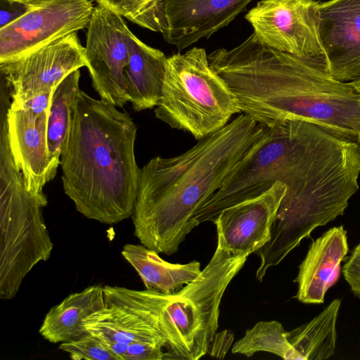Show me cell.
I'll use <instances>...</instances> for the list:
<instances>
[{"mask_svg": "<svg viewBox=\"0 0 360 360\" xmlns=\"http://www.w3.org/2000/svg\"><path fill=\"white\" fill-rule=\"evenodd\" d=\"M208 59L234 94L240 112L259 124L303 120L357 143L360 92L352 82L337 80L323 67L271 49L253 33L235 48L214 51Z\"/></svg>", "mask_w": 360, "mask_h": 360, "instance_id": "1", "label": "cell"}, {"mask_svg": "<svg viewBox=\"0 0 360 360\" xmlns=\"http://www.w3.org/2000/svg\"><path fill=\"white\" fill-rule=\"evenodd\" d=\"M266 126L241 113L177 156L150 160L140 169L132 221L141 243L177 252L194 214L218 189Z\"/></svg>", "mask_w": 360, "mask_h": 360, "instance_id": "2", "label": "cell"}, {"mask_svg": "<svg viewBox=\"0 0 360 360\" xmlns=\"http://www.w3.org/2000/svg\"><path fill=\"white\" fill-rule=\"evenodd\" d=\"M136 132L127 112L79 89L60 165L65 193L85 217L110 225L131 217L141 169Z\"/></svg>", "mask_w": 360, "mask_h": 360, "instance_id": "3", "label": "cell"}, {"mask_svg": "<svg viewBox=\"0 0 360 360\" xmlns=\"http://www.w3.org/2000/svg\"><path fill=\"white\" fill-rule=\"evenodd\" d=\"M248 257L217 244L198 276L175 292L105 285L104 297L134 310L156 328L165 340L167 359L198 360L208 353L222 297Z\"/></svg>", "mask_w": 360, "mask_h": 360, "instance_id": "4", "label": "cell"}, {"mask_svg": "<svg viewBox=\"0 0 360 360\" xmlns=\"http://www.w3.org/2000/svg\"><path fill=\"white\" fill-rule=\"evenodd\" d=\"M46 197L30 192L15 166L8 136H0V299L16 295L25 277L48 260L53 244L42 216Z\"/></svg>", "mask_w": 360, "mask_h": 360, "instance_id": "5", "label": "cell"}, {"mask_svg": "<svg viewBox=\"0 0 360 360\" xmlns=\"http://www.w3.org/2000/svg\"><path fill=\"white\" fill-rule=\"evenodd\" d=\"M154 112L172 129L188 132L197 140L241 113L234 94L211 67L205 50L199 47L167 58Z\"/></svg>", "mask_w": 360, "mask_h": 360, "instance_id": "6", "label": "cell"}, {"mask_svg": "<svg viewBox=\"0 0 360 360\" xmlns=\"http://www.w3.org/2000/svg\"><path fill=\"white\" fill-rule=\"evenodd\" d=\"M315 0H262L245 15L265 46L327 69Z\"/></svg>", "mask_w": 360, "mask_h": 360, "instance_id": "7", "label": "cell"}, {"mask_svg": "<svg viewBox=\"0 0 360 360\" xmlns=\"http://www.w3.org/2000/svg\"><path fill=\"white\" fill-rule=\"evenodd\" d=\"M252 0H158L131 22L162 34L180 52L228 25Z\"/></svg>", "mask_w": 360, "mask_h": 360, "instance_id": "8", "label": "cell"}, {"mask_svg": "<svg viewBox=\"0 0 360 360\" xmlns=\"http://www.w3.org/2000/svg\"><path fill=\"white\" fill-rule=\"evenodd\" d=\"M130 32L122 16L100 4L94 7L84 46L86 67L100 98L120 108L129 102L124 70Z\"/></svg>", "mask_w": 360, "mask_h": 360, "instance_id": "9", "label": "cell"}, {"mask_svg": "<svg viewBox=\"0 0 360 360\" xmlns=\"http://www.w3.org/2000/svg\"><path fill=\"white\" fill-rule=\"evenodd\" d=\"M84 51L75 32L0 62L1 75L11 89L10 105L18 106L38 94L53 91L70 73L86 66Z\"/></svg>", "mask_w": 360, "mask_h": 360, "instance_id": "10", "label": "cell"}, {"mask_svg": "<svg viewBox=\"0 0 360 360\" xmlns=\"http://www.w3.org/2000/svg\"><path fill=\"white\" fill-rule=\"evenodd\" d=\"M94 7L90 0H36L30 11L0 29V62L87 28Z\"/></svg>", "mask_w": 360, "mask_h": 360, "instance_id": "11", "label": "cell"}, {"mask_svg": "<svg viewBox=\"0 0 360 360\" xmlns=\"http://www.w3.org/2000/svg\"><path fill=\"white\" fill-rule=\"evenodd\" d=\"M318 30L328 72L334 79H360V0L317 3Z\"/></svg>", "mask_w": 360, "mask_h": 360, "instance_id": "12", "label": "cell"}, {"mask_svg": "<svg viewBox=\"0 0 360 360\" xmlns=\"http://www.w3.org/2000/svg\"><path fill=\"white\" fill-rule=\"evenodd\" d=\"M286 186L275 183L262 195L224 209L213 223L217 244L234 255H250L271 238V228Z\"/></svg>", "mask_w": 360, "mask_h": 360, "instance_id": "13", "label": "cell"}, {"mask_svg": "<svg viewBox=\"0 0 360 360\" xmlns=\"http://www.w3.org/2000/svg\"><path fill=\"white\" fill-rule=\"evenodd\" d=\"M49 112L34 115L20 108L9 106L6 112L10 151L15 166L21 172L27 189L46 197V184L56 175L47 146Z\"/></svg>", "mask_w": 360, "mask_h": 360, "instance_id": "14", "label": "cell"}, {"mask_svg": "<svg viewBox=\"0 0 360 360\" xmlns=\"http://www.w3.org/2000/svg\"><path fill=\"white\" fill-rule=\"evenodd\" d=\"M342 226L328 229L310 245L295 282L296 298L304 304H322L328 290L338 280L340 264L348 253Z\"/></svg>", "mask_w": 360, "mask_h": 360, "instance_id": "15", "label": "cell"}, {"mask_svg": "<svg viewBox=\"0 0 360 360\" xmlns=\"http://www.w3.org/2000/svg\"><path fill=\"white\" fill-rule=\"evenodd\" d=\"M124 77L129 102L136 112L156 107L160 98L167 56L141 41L131 32Z\"/></svg>", "mask_w": 360, "mask_h": 360, "instance_id": "16", "label": "cell"}, {"mask_svg": "<svg viewBox=\"0 0 360 360\" xmlns=\"http://www.w3.org/2000/svg\"><path fill=\"white\" fill-rule=\"evenodd\" d=\"M105 307L103 287L89 286L66 297L46 314L39 333L51 343H63L79 339L87 334L84 321Z\"/></svg>", "mask_w": 360, "mask_h": 360, "instance_id": "17", "label": "cell"}, {"mask_svg": "<svg viewBox=\"0 0 360 360\" xmlns=\"http://www.w3.org/2000/svg\"><path fill=\"white\" fill-rule=\"evenodd\" d=\"M84 326L103 343L152 342L165 349L162 335L147 320L134 310L109 300L105 299V307L86 319Z\"/></svg>", "mask_w": 360, "mask_h": 360, "instance_id": "18", "label": "cell"}, {"mask_svg": "<svg viewBox=\"0 0 360 360\" xmlns=\"http://www.w3.org/2000/svg\"><path fill=\"white\" fill-rule=\"evenodd\" d=\"M125 260L138 273L147 290L173 293L195 279L201 272L200 263L173 264L144 245L126 244L122 251Z\"/></svg>", "mask_w": 360, "mask_h": 360, "instance_id": "19", "label": "cell"}, {"mask_svg": "<svg viewBox=\"0 0 360 360\" xmlns=\"http://www.w3.org/2000/svg\"><path fill=\"white\" fill-rule=\"evenodd\" d=\"M340 304V300H334L311 321L287 332L295 360L326 359L334 354Z\"/></svg>", "mask_w": 360, "mask_h": 360, "instance_id": "20", "label": "cell"}, {"mask_svg": "<svg viewBox=\"0 0 360 360\" xmlns=\"http://www.w3.org/2000/svg\"><path fill=\"white\" fill-rule=\"evenodd\" d=\"M80 70L66 76L53 91L49 110L47 146L49 157L58 168L62 146L69 130L71 114L79 88Z\"/></svg>", "mask_w": 360, "mask_h": 360, "instance_id": "21", "label": "cell"}, {"mask_svg": "<svg viewBox=\"0 0 360 360\" xmlns=\"http://www.w3.org/2000/svg\"><path fill=\"white\" fill-rule=\"evenodd\" d=\"M258 352H266L283 359L295 360V354L287 338V331L276 321L257 322L233 345L231 352L252 356Z\"/></svg>", "mask_w": 360, "mask_h": 360, "instance_id": "22", "label": "cell"}, {"mask_svg": "<svg viewBox=\"0 0 360 360\" xmlns=\"http://www.w3.org/2000/svg\"><path fill=\"white\" fill-rule=\"evenodd\" d=\"M59 349L74 360H119L99 338L89 333L79 339L60 343Z\"/></svg>", "mask_w": 360, "mask_h": 360, "instance_id": "23", "label": "cell"}, {"mask_svg": "<svg viewBox=\"0 0 360 360\" xmlns=\"http://www.w3.org/2000/svg\"><path fill=\"white\" fill-rule=\"evenodd\" d=\"M35 3L36 0H0V29L25 15Z\"/></svg>", "mask_w": 360, "mask_h": 360, "instance_id": "24", "label": "cell"}, {"mask_svg": "<svg viewBox=\"0 0 360 360\" xmlns=\"http://www.w3.org/2000/svg\"><path fill=\"white\" fill-rule=\"evenodd\" d=\"M164 348L155 343L136 342L129 345L124 360H165L167 354Z\"/></svg>", "mask_w": 360, "mask_h": 360, "instance_id": "25", "label": "cell"}, {"mask_svg": "<svg viewBox=\"0 0 360 360\" xmlns=\"http://www.w3.org/2000/svg\"><path fill=\"white\" fill-rule=\"evenodd\" d=\"M342 273L353 293L360 298V242L344 264Z\"/></svg>", "mask_w": 360, "mask_h": 360, "instance_id": "26", "label": "cell"}, {"mask_svg": "<svg viewBox=\"0 0 360 360\" xmlns=\"http://www.w3.org/2000/svg\"><path fill=\"white\" fill-rule=\"evenodd\" d=\"M233 340V333L225 330L217 333L212 341L208 353L210 356L223 359L229 349Z\"/></svg>", "mask_w": 360, "mask_h": 360, "instance_id": "27", "label": "cell"}, {"mask_svg": "<svg viewBox=\"0 0 360 360\" xmlns=\"http://www.w3.org/2000/svg\"><path fill=\"white\" fill-rule=\"evenodd\" d=\"M52 93L53 91H45L35 96L18 106L11 105L10 106L22 108L34 115H40L45 112H49Z\"/></svg>", "mask_w": 360, "mask_h": 360, "instance_id": "28", "label": "cell"}, {"mask_svg": "<svg viewBox=\"0 0 360 360\" xmlns=\"http://www.w3.org/2000/svg\"><path fill=\"white\" fill-rule=\"evenodd\" d=\"M96 1L98 4L103 6L129 20L134 14L135 0H96Z\"/></svg>", "mask_w": 360, "mask_h": 360, "instance_id": "29", "label": "cell"}, {"mask_svg": "<svg viewBox=\"0 0 360 360\" xmlns=\"http://www.w3.org/2000/svg\"><path fill=\"white\" fill-rule=\"evenodd\" d=\"M158 0H135L134 14L129 19L131 21L135 17L151 8Z\"/></svg>", "mask_w": 360, "mask_h": 360, "instance_id": "30", "label": "cell"}, {"mask_svg": "<svg viewBox=\"0 0 360 360\" xmlns=\"http://www.w3.org/2000/svg\"><path fill=\"white\" fill-rule=\"evenodd\" d=\"M357 144L359 145V148H360V135H359V139L357 141Z\"/></svg>", "mask_w": 360, "mask_h": 360, "instance_id": "31", "label": "cell"}]
</instances>
